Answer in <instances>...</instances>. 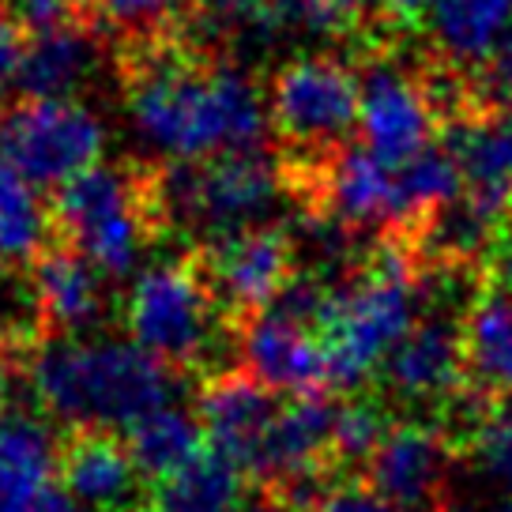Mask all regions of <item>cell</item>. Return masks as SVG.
<instances>
[{"label":"cell","mask_w":512,"mask_h":512,"mask_svg":"<svg viewBox=\"0 0 512 512\" xmlns=\"http://www.w3.org/2000/svg\"><path fill=\"white\" fill-rule=\"evenodd\" d=\"M53 223L68 249L87 256L106 279L128 275L159 226L151 174L98 162L57 189Z\"/></svg>","instance_id":"5"},{"label":"cell","mask_w":512,"mask_h":512,"mask_svg":"<svg viewBox=\"0 0 512 512\" xmlns=\"http://www.w3.org/2000/svg\"><path fill=\"white\" fill-rule=\"evenodd\" d=\"M279 392H272L268 384H260L253 373L245 369H226L215 373L204 388H200V400H196V418L204 426V437L215 452H223L226 460L256 475L264 445H268V433L275 426V415L283 403L275 400Z\"/></svg>","instance_id":"11"},{"label":"cell","mask_w":512,"mask_h":512,"mask_svg":"<svg viewBox=\"0 0 512 512\" xmlns=\"http://www.w3.org/2000/svg\"><path fill=\"white\" fill-rule=\"evenodd\" d=\"M448 433L422 422H400L366 464V482L396 509H422L441 490L448 471Z\"/></svg>","instance_id":"14"},{"label":"cell","mask_w":512,"mask_h":512,"mask_svg":"<svg viewBox=\"0 0 512 512\" xmlns=\"http://www.w3.org/2000/svg\"><path fill=\"white\" fill-rule=\"evenodd\" d=\"M128 336L170 366H204L219 324H230L200 260H162L136 275L125 298Z\"/></svg>","instance_id":"6"},{"label":"cell","mask_w":512,"mask_h":512,"mask_svg":"<svg viewBox=\"0 0 512 512\" xmlns=\"http://www.w3.org/2000/svg\"><path fill=\"white\" fill-rule=\"evenodd\" d=\"M418 31L430 34L445 64L479 68L512 31V0H426Z\"/></svg>","instance_id":"21"},{"label":"cell","mask_w":512,"mask_h":512,"mask_svg":"<svg viewBox=\"0 0 512 512\" xmlns=\"http://www.w3.org/2000/svg\"><path fill=\"white\" fill-rule=\"evenodd\" d=\"M106 275L76 249H46L34 260L31 298L38 324L57 336H83L106 313Z\"/></svg>","instance_id":"19"},{"label":"cell","mask_w":512,"mask_h":512,"mask_svg":"<svg viewBox=\"0 0 512 512\" xmlns=\"http://www.w3.org/2000/svg\"><path fill=\"white\" fill-rule=\"evenodd\" d=\"M460 332L467 388L482 400L512 396V287L479 290L460 317Z\"/></svg>","instance_id":"20"},{"label":"cell","mask_w":512,"mask_h":512,"mask_svg":"<svg viewBox=\"0 0 512 512\" xmlns=\"http://www.w3.org/2000/svg\"><path fill=\"white\" fill-rule=\"evenodd\" d=\"M287 23L317 38H343L362 27L369 0H283Z\"/></svg>","instance_id":"30"},{"label":"cell","mask_w":512,"mask_h":512,"mask_svg":"<svg viewBox=\"0 0 512 512\" xmlns=\"http://www.w3.org/2000/svg\"><path fill=\"white\" fill-rule=\"evenodd\" d=\"M0 151L38 189H61L106 151V125L76 98H23L0 117Z\"/></svg>","instance_id":"8"},{"label":"cell","mask_w":512,"mask_h":512,"mask_svg":"<svg viewBox=\"0 0 512 512\" xmlns=\"http://www.w3.org/2000/svg\"><path fill=\"white\" fill-rule=\"evenodd\" d=\"M475 95H479V102L486 110H490V102L512 98V31L479 64V72H475Z\"/></svg>","instance_id":"32"},{"label":"cell","mask_w":512,"mask_h":512,"mask_svg":"<svg viewBox=\"0 0 512 512\" xmlns=\"http://www.w3.org/2000/svg\"><path fill=\"white\" fill-rule=\"evenodd\" d=\"M8 388H12V354H8V343L0 336V403L8 396Z\"/></svg>","instance_id":"37"},{"label":"cell","mask_w":512,"mask_h":512,"mask_svg":"<svg viewBox=\"0 0 512 512\" xmlns=\"http://www.w3.org/2000/svg\"><path fill=\"white\" fill-rule=\"evenodd\" d=\"M290 174L260 151H230L215 159H170L151 174L159 226H181L204 241L264 226L283 200Z\"/></svg>","instance_id":"4"},{"label":"cell","mask_w":512,"mask_h":512,"mask_svg":"<svg viewBox=\"0 0 512 512\" xmlns=\"http://www.w3.org/2000/svg\"><path fill=\"white\" fill-rule=\"evenodd\" d=\"M392 422L373 400H347L336 407L332 430V467H366Z\"/></svg>","instance_id":"27"},{"label":"cell","mask_w":512,"mask_h":512,"mask_svg":"<svg viewBox=\"0 0 512 512\" xmlns=\"http://www.w3.org/2000/svg\"><path fill=\"white\" fill-rule=\"evenodd\" d=\"M441 106L430 91V80H418L396 61H373L362 72V106L358 136L362 147L384 162H407L437 140Z\"/></svg>","instance_id":"10"},{"label":"cell","mask_w":512,"mask_h":512,"mask_svg":"<svg viewBox=\"0 0 512 512\" xmlns=\"http://www.w3.org/2000/svg\"><path fill=\"white\" fill-rule=\"evenodd\" d=\"M396 512H422V509H396Z\"/></svg>","instance_id":"39"},{"label":"cell","mask_w":512,"mask_h":512,"mask_svg":"<svg viewBox=\"0 0 512 512\" xmlns=\"http://www.w3.org/2000/svg\"><path fill=\"white\" fill-rule=\"evenodd\" d=\"M471 452L482 475L512 497V396L486 407L479 430L471 433Z\"/></svg>","instance_id":"28"},{"label":"cell","mask_w":512,"mask_h":512,"mask_svg":"<svg viewBox=\"0 0 512 512\" xmlns=\"http://www.w3.org/2000/svg\"><path fill=\"white\" fill-rule=\"evenodd\" d=\"M362 106V76L339 57H294L272 76L268 110L272 128L283 136L290 151H302V166H290V174L324 162L332 151L347 144L358 128Z\"/></svg>","instance_id":"7"},{"label":"cell","mask_w":512,"mask_h":512,"mask_svg":"<svg viewBox=\"0 0 512 512\" xmlns=\"http://www.w3.org/2000/svg\"><path fill=\"white\" fill-rule=\"evenodd\" d=\"M185 8L204 46L268 49L290 31L283 0H185Z\"/></svg>","instance_id":"24"},{"label":"cell","mask_w":512,"mask_h":512,"mask_svg":"<svg viewBox=\"0 0 512 512\" xmlns=\"http://www.w3.org/2000/svg\"><path fill=\"white\" fill-rule=\"evenodd\" d=\"M204 445L208 437H204L200 418L177 403H162L128 426V452L140 467V475H147L151 482L166 479L170 471L189 464Z\"/></svg>","instance_id":"26"},{"label":"cell","mask_w":512,"mask_h":512,"mask_svg":"<svg viewBox=\"0 0 512 512\" xmlns=\"http://www.w3.org/2000/svg\"><path fill=\"white\" fill-rule=\"evenodd\" d=\"M102 23L136 38V46L162 42L185 8V0H95Z\"/></svg>","instance_id":"29"},{"label":"cell","mask_w":512,"mask_h":512,"mask_svg":"<svg viewBox=\"0 0 512 512\" xmlns=\"http://www.w3.org/2000/svg\"><path fill=\"white\" fill-rule=\"evenodd\" d=\"M426 279L418 256L400 241L373 245L358 268L328 287L317 332L328 358V388H358L388 362L418 324Z\"/></svg>","instance_id":"3"},{"label":"cell","mask_w":512,"mask_h":512,"mask_svg":"<svg viewBox=\"0 0 512 512\" xmlns=\"http://www.w3.org/2000/svg\"><path fill=\"white\" fill-rule=\"evenodd\" d=\"M309 512H396V505L384 501L369 482H328Z\"/></svg>","instance_id":"31"},{"label":"cell","mask_w":512,"mask_h":512,"mask_svg":"<svg viewBox=\"0 0 512 512\" xmlns=\"http://www.w3.org/2000/svg\"><path fill=\"white\" fill-rule=\"evenodd\" d=\"M125 110L136 140L177 162L256 151L272 125L268 98L245 68L170 42L136 46Z\"/></svg>","instance_id":"1"},{"label":"cell","mask_w":512,"mask_h":512,"mask_svg":"<svg viewBox=\"0 0 512 512\" xmlns=\"http://www.w3.org/2000/svg\"><path fill=\"white\" fill-rule=\"evenodd\" d=\"M241 369L279 396L328 388V358L317 324L279 309L241 320Z\"/></svg>","instance_id":"12"},{"label":"cell","mask_w":512,"mask_h":512,"mask_svg":"<svg viewBox=\"0 0 512 512\" xmlns=\"http://www.w3.org/2000/svg\"><path fill=\"white\" fill-rule=\"evenodd\" d=\"M241 497L245 471L211 445L155 482V512H238Z\"/></svg>","instance_id":"23"},{"label":"cell","mask_w":512,"mask_h":512,"mask_svg":"<svg viewBox=\"0 0 512 512\" xmlns=\"http://www.w3.org/2000/svg\"><path fill=\"white\" fill-rule=\"evenodd\" d=\"M102 64V38L87 19L76 16L34 27L27 34L16 87L27 98H72L83 83L95 80Z\"/></svg>","instance_id":"15"},{"label":"cell","mask_w":512,"mask_h":512,"mask_svg":"<svg viewBox=\"0 0 512 512\" xmlns=\"http://www.w3.org/2000/svg\"><path fill=\"white\" fill-rule=\"evenodd\" d=\"M490 264H494L497 283L512 287V208H509V215H505L501 234H497V245H494V253H490Z\"/></svg>","instance_id":"34"},{"label":"cell","mask_w":512,"mask_h":512,"mask_svg":"<svg viewBox=\"0 0 512 512\" xmlns=\"http://www.w3.org/2000/svg\"><path fill=\"white\" fill-rule=\"evenodd\" d=\"M509 117H512V110H509Z\"/></svg>","instance_id":"41"},{"label":"cell","mask_w":512,"mask_h":512,"mask_svg":"<svg viewBox=\"0 0 512 512\" xmlns=\"http://www.w3.org/2000/svg\"><path fill=\"white\" fill-rule=\"evenodd\" d=\"M53 230L38 185L0 151V264H34Z\"/></svg>","instance_id":"25"},{"label":"cell","mask_w":512,"mask_h":512,"mask_svg":"<svg viewBox=\"0 0 512 512\" xmlns=\"http://www.w3.org/2000/svg\"><path fill=\"white\" fill-rule=\"evenodd\" d=\"M23 49H27L23 19L4 16V12H0V91L16 87L19 64H23Z\"/></svg>","instance_id":"33"},{"label":"cell","mask_w":512,"mask_h":512,"mask_svg":"<svg viewBox=\"0 0 512 512\" xmlns=\"http://www.w3.org/2000/svg\"><path fill=\"white\" fill-rule=\"evenodd\" d=\"M336 407L339 403H332L324 392L290 396L275 415V426L268 433L260 467H256V479H264L275 490L290 479L328 471L332 467Z\"/></svg>","instance_id":"17"},{"label":"cell","mask_w":512,"mask_h":512,"mask_svg":"<svg viewBox=\"0 0 512 512\" xmlns=\"http://www.w3.org/2000/svg\"><path fill=\"white\" fill-rule=\"evenodd\" d=\"M445 147L460 166L464 192L482 208L509 215L512 208V117L467 110L448 117Z\"/></svg>","instance_id":"18"},{"label":"cell","mask_w":512,"mask_h":512,"mask_svg":"<svg viewBox=\"0 0 512 512\" xmlns=\"http://www.w3.org/2000/svg\"><path fill=\"white\" fill-rule=\"evenodd\" d=\"M34 512H83V505L72 494H68L64 486H49L46 494L38 497Z\"/></svg>","instance_id":"35"},{"label":"cell","mask_w":512,"mask_h":512,"mask_svg":"<svg viewBox=\"0 0 512 512\" xmlns=\"http://www.w3.org/2000/svg\"><path fill=\"white\" fill-rule=\"evenodd\" d=\"M460 512H512V497H505V501H482V505H471V509Z\"/></svg>","instance_id":"38"},{"label":"cell","mask_w":512,"mask_h":512,"mask_svg":"<svg viewBox=\"0 0 512 512\" xmlns=\"http://www.w3.org/2000/svg\"><path fill=\"white\" fill-rule=\"evenodd\" d=\"M61 452L53 433L27 415H0V512H34Z\"/></svg>","instance_id":"22"},{"label":"cell","mask_w":512,"mask_h":512,"mask_svg":"<svg viewBox=\"0 0 512 512\" xmlns=\"http://www.w3.org/2000/svg\"><path fill=\"white\" fill-rule=\"evenodd\" d=\"M128 512H144V509H128ZM151 512H155V509H151Z\"/></svg>","instance_id":"40"},{"label":"cell","mask_w":512,"mask_h":512,"mask_svg":"<svg viewBox=\"0 0 512 512\" xmlns=\"http://www.w3.org/2000/svg\"><path fill=\"white\" fill-rule=\"evenodd\" d=\"M61 486L91 512H128L140 494V467L110 430H76L61 448Z\"/></svg>","instance_id":"16"},{"label":"cell","mask_w":512,"mask_h":512,"mask_svg":"<svg viewBox=\"0 0 512 512\" xmlns=\"http://www.w3.org/2000/svg\"><path fill=\"white\" fill-rule=\"evenodd\" d=\"M208 275L215 298L230 324L264 313L294 279V238L279 226H249L223 238H211L204 253H196Z\"/></svg>","instance_id":"9"},{"label":"cell","mask_w":512,"mask_h":512,"mask_svg":"<svg viewBox=\"0 0 512 512\" xmlns=\"http://www.w3.org/2000/svg\"><path fill=\"white\" fill-rule=\"evenodd\" d=\"M76 4H80V0H76Z\"/></svg>","instance_id":"42"},{"label":"cell","mask_w":512,"mask_h":512,"mask_svg":"<svg viewBox=\"0 0 512 512\" xmlns=\"http://www.w3.org/2000/svg\"><path fill=\"white\" fill-rule=\"evenodd\" d=\"M177 369L136 339L57 336L31 354V392L72 430H113L170 403Z\"/></svg>","instance_id":"2"},{"label":"cell","mask_w":512,"mask_h":512,"mask_svg":"<svg viewBox=\"0 0 512 512\" xmlns=\"http://www.w3.org/2000/svg\"><path fill=\"white\" fill-rule=\"evenodd\" d=\"M238 512H302V509H294L290 501L272 494V497H260V501H253V505H245V509H238Z\"/></svg>","instance_id":"36"},{"label":"cell","mask_w":512,"mask_h":512,"mask_svg":"<svg viewBox=\"0 0 512 512\" xmlns=\"http://www.w3.org/2000/svg\"><path fill=\"white\" fill-rule=\"evenodd\" d=\"M388 392L403 403H448L464 392V332L448 313H426L384 362Z\"/></svg>","instance_id":"13"}]
</instances>
